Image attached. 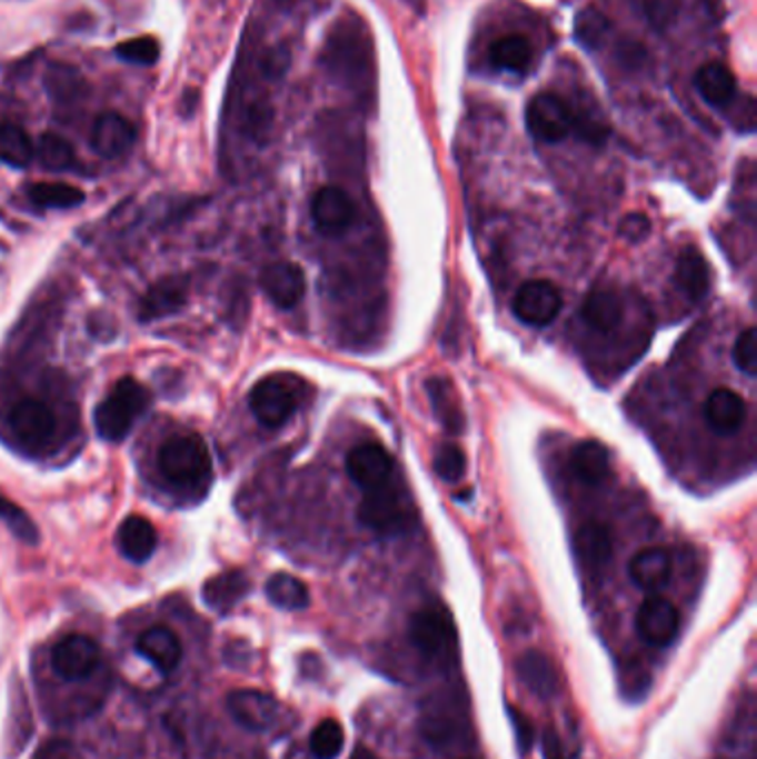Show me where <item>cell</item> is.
Returning a JSON list of instances; mask_svg holds the SVG:
<instances>
[{
	"label": "cell",
	"instance_id": "d6a6232c",
	"mask_svg": "<svg viewBox=\"0 0 757 759\" xmlns=\"http://www.w3.org/2000/svg\"><path fill=\"white\" fill-rule=\"evenodd\" d=\"M33 158V142L29 133L11 122L0 124V162L9 167H27Z\"/></svg>",
	"mask_w": 757,
	"mask_h": 759
},
{
	"label": "cell",
	"instance_id": "d6986e66",
	"mask_svg": "<svg viewBox=\"0 0 757 759\" xmlns=\"http://www.w3.org/2000/svg\"><path fill=\"white\" fill-rule=\"evenodd\" d=\"M629 578L643 591H660L671 580V553L663 547L638 551L629 562Z\"/></svg>",
	"mask_w": 757,
	"mask_h": 759
},
{
	"label": "cell",
	"instance_id": "7bdbcfd3",
	"mask_svg": "<svg viewBox=\"0 0 757 759\" xmlns=\"http://www.w3.org/2000/svg\"><path fill=\"white\" fill-rule=\"evenodd\" d=\"M651 233V220L645 213H629L618 224V236L627 242H643Z\"/></svg>",
	"mask_w": 757,
	"mask_h": 759
},
{
	"label": "cell",
	"instance_id": "f1b7e54d",
	"mask_svg": "<svg viewBox=\"0 0 757 759\" xmlns=\"http://www.w3.org/2000/svg\"><path fill=\"white\" fill-rule=\"evenodd\" d=\"M249 578L242 571H227L211 578L202 589V600L213 611H229L249 593Z\"/></svg>",
	"mask_w": 757,
	"mask_h": 759
},
{
	"label": "cell",
	"instance_id": "e0dca14e",
	"mask_svg": "<svg viewBox=\"0 0 757 759\" xmlns=\"http://www.w3.org/2000/svg\"><path fill=\"white\" fill-rule=\"evenodd\" d=\"M705 418L716 433L731 436L743 429L747 420V402L734 389H714L705 402Z\"/></svg>",
	"mask_w": 757,
	"mask_h": 759
},
{
	"label": "cell",
	"instance_id": "83f0119b",
	"mask_svg": "<svg viewBox=\"0 0 757 759\" xmlns=\"http://www.w3.org/2000/svg\"><path fill=\"white\" fill-rule=\"evenodd\" d=\"M696 87L711 107H729L736 98V76L727 64L718 60L700 67L696 76Z\"/></svg>",
	"mask_w": 757,
	"mask_h": 759
},
{
	"label": "cell",
	"instance_id": "52a82bcc",
	"mask_svg": "<svg viewBox=\"0 0 757 759\" xmlns=\"http://www.w3.org/2000/svg\"><path fill=\"white\" fill-rule=\"evenodd\" d=\"M300 382L285 376L262 378L249 393V407L260 425L282 427L300 405Z\"/></svg>",
	"mask_w": 757,
	"mask_h": 759
},
{
	"label": "cell",
	"instance_id": "f35d334b",
	"mask_svg": "<svg viewBox=\"0 0 757 759\" xmlns=\"http://www.w3.org/2000/svg\"><path fill=\"white\" fill-rule=\"evenodd\" d=\"M0 520L9 527V531L18 540H22L27 545L38 542V531H36L33 522L29 520V516L20 507H16L11 500H7L2 493H0Z\"/></svg>",
	"mask_w": 757,
	"mask_h": 759
},
{
	"label": "cell",
	"instance_id": "603a6c76",
	"mask_svg": "<svg viewBox=\"0 0 757 759\" xmlns=\"http://www.w3.org/2000/svg\"><path fill=\"white\" fill-rule=\"evenodd\" d=\"M625 318V304L618 291L598 287L582 304V320L598 333H614Z\"/></svg>",
	"mask_w": 757,
	"mask_h": 759
},
{
	"label": "cell",
	"instance_id": "2e32d148",
	"mask_svg": "<svg viewBox=\"0 0 757 759\" xmlns=\"http://www.w3.org/2000/svg\"><path fill=\"white\" fill-rule=\"evenodd\" d=\"M133 140H136V129L124 116L116 111H107L96 118L93 129H91V147L98 156L118 158L133 144Z\"/></svg>",
	"mask_w": 757,
	"mask_h": 759
},
{
	"label": "cell",
	"instance_id": "44dd1931",
	"mask_svg": "<svg viewBox=\"0 0 757 759\" xmlns=\"http://www.w3.org/2000/svg\"><path fill=\"white\" fill-rule=\"evenodd\" d=\"M674 282L691 302H700L709 296L711 269H709V262L705 260V256L696 247H687L678 256Z\"/></svg>",
	"mask_w": 757,
	"mask_h": 759
},
{
	"label": "cell",
	"instance_id": "4dcf8cb0",
	"mask_svg": "<svg viewBox=\"0 0 757 759\" xmlns=\"http://www.w3.org/2000/svg\"><path fill=\"white\" fill-rule=\"evenodd\" d=\"M265 593L269 602L282 611H305L311 602L309 589L305 587V582L289 573H273L267 580Z\"/></svg>",
	"mask_w": 757,
	"mask_h": 759
},
{
	"label": "cell",
	"instance_id": "cb8c5ba5",
	"mask_svg": "<svg viewBox=\"0 0 757 759\" xmlns=\"http://www.w3.org/2000/svg\"><path fill=\"white\" fill-rule=\"evenodd\" d=\"M158 547V536L153 525L147 518L140 516H129L122 520L118 529V549L120 553L133 562V565H145Z\"/></svg>",
	"mask_w": 757,
	"mask_h": 759
},
{
	"label": "cell",
	"instance_id": "1f68e13d",
	"mask_svg": "<svg viewBox=\"0 0 757 759\" xmlns=\"http://www.w3.org/2000/svg\"><path fill=\"white\" fill-rule=\"evenodd\" d=\"M44 84H47L49 96L60 104L76 102L87 91V84H84L82 76L78 73V69L71 64H62V62L49 67V71L44 76Z\"/></svg>",
	"mask_w": 757,
	"mask_h": 759
},
{
	"label": "cell",
	"instance_id": "5bb4252c",
	"mask_svg": "<svg viewBox=\"0 0 757 759\" xmlns=\"http://www.w3.org/2000/svg\"><path fill=\"white\" fill-rule=\"evenodd\" d=\"M356 204L340 187H322L311 198V218L318 231L327 236L345 233L356 220Z\"/></svg>",
	"mask_w": 757,
	"mask_h": 759
},
{
	"label": "cell",
	"instance_id": "ee69618b",
	"mask_svg": "<svg viewBox=\"0 0 757 759\" xmlns=\"http://www.w3.org/2000/svg\"><path fill=\"white\" fill-rule=\"evenodd\" d=\"M542 758L545 759H567L565 758V747L560 736L554 729H547L542 733Z\"/></svg>",
	"mask_w": 757,
	"mask_h": 759
},
{
	"label": "cell",
	"instance_id": "8992f818",
	"mask_svg": "<svg viewBox=\"0 0 757 759\" xmlns=\"http://www.w3.org/2000/svg\"><path fill=\"white\" fill-rule=\"evenodd\" d=\"M411 645L438 665H451L458 651V633L451 613L445 607H425L409 620Z\"/></svg>",
	"mask_w": 757,
	"mask_h": 759
},
{
	"label": "cell",
	"instance_id": "6da1fadb",
	"mask_svg": "<svg viewBox=\"0 0 757 759\" xmlns=\"http://www.w3.org/2000/svg\"><path fill=\"white\" fill-rule=\"evenodd\" d=\"M325 71L342 89L358 98H367L376 87L373 44L369 29L358 16H345L327 36L322 49Z\"/></svg>",
	"mask_w": 757,
	"mask_h": 759
},
{
	"label": "cell",
	"instance_id": "5b68a950",
	"mask_svg": "<svg viewBox=\"0 0 757 759\" xmlns=\"http://www.w3.org/2000/svg\"><path fill=\"white\" fill-rule=\"evenodd\" d=\"M158 467L167 482L176 487H193L209 478L211 456L200 436H173L160 447Z\"/></svg>",
	"mask_w": 757,
	"mask_h": 759
},
{
	"label": "cell",
	"instance_id": "4fadbf2b",
	"mask_svg": "<svg viewBox=\"0 0 757 759\" xmlns=\"http://www.w3.org/2000/svg\"><path fill=\"white\" fill-rule=\"evenodd\" d=\"M100 662V647L87 636H69L51 651V667L62 680H84Z\"/></svg>",
	"mask_w": 757,
	"mask_h": 759
},
{
	"label": "cell",
	"instance_id": "d590c367",
	"mask_svg": "<svg viewBox=\"0 0 757 759\" xmlns=\"http://www.w3.org/2000/svg\"><path fill=\"white\" fill-rule=\"evenodd\" d=\"M609 29H611V24H609L607 16L602 11H598L596 7H585L576 16V38L587 49L602 47L607 36H609Z\"/></svg>",
	"mask_w": 757,
	"mask_h": 759
},
{
	"label": "cell",
	"instance_id": "ab89813d",
	"mask_svg": "<svg viewBox=\"0 0 757 759\" xmlns=\"http://www.w3.org/2000/svg\"><path fill=\"white\" fill-rule=\"evenodd\" d=\"M116 53L133 64H153L160 56V44L151 36H138L131 40H124L116 47Z\"/></svg>",
	"mask_w": 757,
	"mask_h": 759
},
{
	"label": "cell",
	"instance_id": "8fae6325",
	"mask_svg": "<svg viewBox=\"0 0 757 759\" xmlns=\"http://www.w3.org/2000/svg\"><path fill=\"white\" fill-rule=\"evenodd\" d=\"M9 427L27 449H42L56 431L53 411L40 400H22L9 413Z\"/></svg>",
	"mask_w": 757,
	"mask_h": 759
},
{
	"label": "cell",
	"instance_id": "30bf717a",
	"mask_svg": "<svg viewBox=\"0 0 757 759\" xmlns=\"http://www.w3.org/2000/svg\"><path fill=\"white\" fill-rule=\"evenodd\" d=\"M345 469L349 480L362 491L380 487L396 476V462L391 453L378 442L353 447L345 460Z\"/></svg>",
	"mask_w": 757,
	"mask_h": 759
},
{
	"label": "cell",
	"instance_id": "ba28073f",
	"mask_svg": "<svg viewBox=\"0 0 757 759\" xmlns=\"http://www.w3.org/2000/svg\"><path fill=\"white\" fill-rule=\"evenodd\" d=\"M227 711L233 718V722H238L242 729L251 733H269L278 729L285 716V709L276 698L253 689L233 691L227 698Z\"/></svg>",
	"mask_w": 757,
	"mask_h": 759
},
{
	"label": "cell",
	"instance_id": "7c38bea8",
	"mask_svg": "<svg viewBox=\"0 0 757 759\" xmlns=\"http://www.w3.org/2000/svg\"><path fill=\"white\" fill-rule=\"evenodd\" d=\"M636 631L651 647H669L678 638L680 613L669 600L651 596L638 609Z\"/></svg>",
	"mask_w": 757,
	"mask_h": 759
},
{
	"label": "cell",
	"instance_id": "836d02e7",
	"mask_svg": "<svg viewBox=\"0 0 757 759\" xmlns=\"http://www.w3.org/2000/svg\"><path fill=\"white\" fill-rule=\"evenodd\" d=\"M27 193L31 202L47 209H71L84 200V193L67 182H36Z\"/></svg>",
	"mask_w": 757,
	"mask_h": 759
},
{
	"label": "cell",
	"instance_id": "d4e9b609",
	"mask_svg": "<svg viewBox=\"0 0 757 759\" xmlns=\"http://www.w3.org/2000/svg\"><path fill=\"white\" fill-rule=\"evenodd\" d=\"M576 553L587 569H605L614 556V533L607 525L589 520L576 533Z\"/></svg>",
	"mask_w": 757,
	"mask_h": 759
},
{
	"label": "cell",
	"instance_id": "8d00e7d4",
	"mask_svg": "<svg viewBox=\"0 0 757 759\" xmlns=\"http://www.w3.org/2000/svg\"><path fill=\"white\" fill-rule=\"evenodd\" d=\"M33 153H38L40 164L49 171H62L73 162L71 144L58 133H42L38 140V149H33Z\"/></svg>",
	"mask_w": 757,
	"mask_h": 759
},
{
	"label": "cell",
	"instance_id": "74e56055",
	"mask_svg": "<svg viewBox=\"0 0 757 759\" xmlns=\"http://www.w3.org/2000/svg\"><path fill=\"white\" fill-rule=\"evenodd\" d=\"M434 469H436L440 480H445L449 485H458L467 473V456L462 453V449L458 445L447 442L438 449L436 460H434Z\"/></svg>",
	"mask_w": 757,
	"mask_h": 759
},
{
	"label": "cell",
	"instance_id": "b9f144b4",
	"mask_svg": "<svg viewBox=\"0 0 757 759\" xmlns=\"http://www.w3.org/2000/svg\"><path fill=\"white\" fill-rule=\"evenodd\" d=\"M507 716H509V722L514 727L520 753L522 756L529 753L534 749V742H536V729H534L531 718L527 713L518 711V707H514V705H507Z\"/></svg>",
	"mask_w": 757,
	"mask_h": 759
},
{
	"label": "cell",
	"instance_id": "7402d4cb",
	"mask_svg": "<svg viewBox=\"0 0 757 759\" xmlns=\"http://www.w3.org/2000/svg\"><path fill=\"white\" fill-rule=\"evenodd\" d=\"M187 302V280L169 276L158 280L140 302V320H158L180 311Z\"/></svg>",
	"mask_w": 757,
	"mask_h": 759
},
{
	"label": "cell",
	"instance_id": "277c9868",
	"mask_svg": "<svg viewBox=\"0 0 757 759\" xmlns=\"http://www.w3.org/2000/svg\"><path fill=\"white\" fill-rule=\"evenodd\" d=\"M147 389L133 378H120L109 396L96 407V431L102 440L120 442L129 436L142 411L147 409Z\"/></svg>",
	"mask_w": 757,
	"mask_h": 759
},
{
	"label": "cell",
	"instance_id": "9a60e30c",
	"mask_svg": "<svg viewBox=\"0 0 757 759\" xmlns=\"http://www.w3.org/2000/svg\"><path fill=\"white\" fill-rule=\"evenodd\" d=\"M260 287L278 309H293L307 291L305 273L293 262H273L262 269Z\"/></svg>",
	"mask_w": 757,
	"mask_h": 759
},
{
	"label": "cell",
	"instance_id": "484cf974",
	"mask_svg": "<svg viewBox=\"0 0 757 759\" xmlns=\"http://www.w3.org/2000/svg\"><path fill=\"white\" fill-rule=\"evenodd\" d=\"M427 393H429V402H431V409H434L438 422L454 436L462 433L467 427V420H465L462 405L458 400V391L451 385V380L449 378H429Z\"/></svg>",
	"mask_w": 757,
	"mask_h": 759
},
{
	"label": "cell",
	"instance_id": "60d3db41",
	"mask_svg": "<svg viewBox=\"0 0 757 759\" xmlns=\"http://www.w3.org/2000/svg\"><path fill=\"white\" fill-rule=\"evenodd\" d=\"M731 358H734V364L747 373L749 378H756L757 373V333L754 327L745 329L736 344H734V351H731Z\"/></svg>",
	"mask_w": 757,
	"mask_h": 759
},
{
	"label": "cell",
	"instance_id": "3957f363",
	"mask_svg": "<svg viewBox=\"0 0 757 759\" xmlns=\"http://www.w3.org/2000/svg\"><path fill=\"white\" fill-rule=\"evenodd\" d=\"M358 520L378 536L400 538L416 529L418 511L405 485L394 476L389 482L365 491L358 505Z\"/></svg>",
	"mask_w": 757,
	"mask_h": 759
},
{
	"label": "cell",
	"instance_id": "f546056e",
	"mask_svg": "<svg viewBox=\"0 0 757 759\" xmlns=\"http://www.w3.org/2000/svg\"><path fill=\"white\" fill-rule=\"evenodd\" d=\"M489 60L496 69L509 73H527L534 64V44L525 36H505L489 47Z\"/></svg>",
	"mask_w": 757,
	"mask_h": 759
},
{
	"label": "cell",
	"instance_id": "9c48e42d",
	"mask_svg": "<svg viewBox=\"0 0 757 759\" xmlns=\"http://www.w3.org/2000/svg\"><path fill=\"white\" fill-rule=\"evenodd\" d=\"M562 309V293L551 280H529L514 298V313L520 322L531 327L551 324Z\"/></svg>",
	"mask_w": 757,
	"mask_h": 759
},
{
	"label": "cell",
	"instance_id": "7a4b0ae2",
	"mask_svg": "<svg viewBox=\"0 0 757 759\" xmlns=\"http://www.w3.org/2000/svg\"><path fill=\"white\" fill-rule=\"evenodd\" d=\"M527 129L536 140L549 144L562 142L576 133L580 140L600 147L609 136L602 122L587 113H576L565 98L549 91L531 98L527 107Z\"/></svg>",
	"mask_w": 757,
	"mask_h": 759
},
{
	"label": "cell",
	"instance_id": "e575fe53",
	"mask_svg": "<svg viewBox=\"0 0 757 759\" xmlns=\"http://www.w3.org/2000/svg\"><path fill=\"white\" fill-rule=\"evenodd\" d=\"M345 749V731L336 720H322L309 738V753L316 759H336Z\"/></svg>",
	"mask_w": 757,
	"mask_h": 759
},
{
	"label": "cell",
	"instance_id": "ffe728a7",
	"mask_svg": "<svg viewBox=\"0 0 757 759\" xmlns=\"http://www.w3.org/2000/svg\"><path fill=\"white\" fill-rule=\"evenodd\" d=\"M136 649L160 673H171L180 665V658H182V645H180L178 636L167 627L147 629L138 638Z\"/></svg>",
	"mask_w": 757,
	"mask_h": 759
},
{
	"label": "cell",
	"instance_id": "ac0fdd59",
	"mask_svg": "<svg viewBox=\"0 0 757 759\" xmlns=\"http://www.w3.org/2000/svg\"><path fill=\"white\" fill-rule=\"evenodd\" d=\"M520 682L540 700H554L560 693V676L556 665L542 651H527L516 662Z\"/></svg>",
	"mask_w": 757,
	"mask_h": 759
},
{
	"label": "cell",
	"instance_id": "f6af8a7d",
	"mask_svg": "<svg viewBox=\"0 0 757 759\" xmlns=\"http://www.w3.org/2000/svg\"><path fill=\"white\" fill-rule=\"evenodd\" d=\"M287 759H307V758H305V756H302V753H300V751H293V753H291V756H289V758H287Z\"/></svg>",
	"mask_w": 757,
	"mask_h": 759
},
{
	"label": "cell",
	"instance_id": "4316f807",
	"mask_svg": "<svg viewBox=\"0 0 757 759\" xmlns=\"http://www.w3.org/2000/svg\"><path fill=\"white\" fill-rule=\"evenodd\" d=\"M571 471L589 487L602 485L611 476V458L607 447L598 440H582L571 453Z\"/></svg>",
	"mask_w": 757,
	"mask_h": 759
}]
</instances>
